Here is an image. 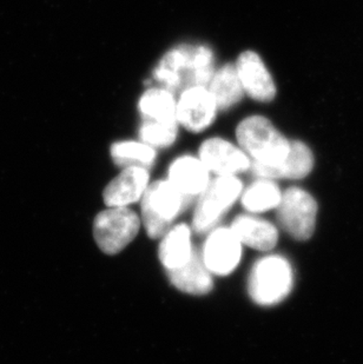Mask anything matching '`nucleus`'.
I'll return each mask as SVG.
<instances>
[{
	"mask_svg": "<svg viewBox=\"0 0 363 364\" xmlns=\"http://www.w3.org/2000/svg\"><path fill=\"white\" fill-rule=\"evenodd\" d=\"M236 139L251 159V171L260 178L273 179L288 159L291 141L270 119L260 114L243 118L236 127ZM274 181V179H273Z\"/></svg>",
	"mask_w": 363,
	"mask_h": 364,
	"instance_id": "nucleus-1",
	"label": "nucleus"
},
{
	"mask_svg": "<svg viewBox=\"0 0 363 364\" xmlns=\"http://www.w3.org/2000/svg\"><path fill=\"white\" fill-rule=\"evenodd\" d=\"M141 200L142 220L150 238L163 237L190 203L169 181L147 186Z\"/></svg>",
	"mask_w": 363,
	"mask_h": 364,
	"instance_id": "nucleus-2",
	"label": "nucleus"
},
{
	"mask_svg": "<svg viewBox=\"0 0 363 364\" xmlns=\"http://www.w3.org/2000/svg\"><path fill=\"white\" fill-rule=\"evenodd\" d=\"M294 275L289 262L282 256L270 255L255 263L249 276L248 290L258 306H270L290 294Z\"/></svg>",
	"mask_w": 363,
	"mask_h": 364,
	"instance_id": "nucleus-3",
	"label": "nucleus"
},
{
	"mask_svg": "<svg viewBox=\"0 0 363 364\" xmlns=\"http://www.w3.org/2000/svg\"><path fill=\"white\" fill-rule=\"evenodd\" d=\"M243 191V186L236 176H216L199 196L196 204L192 229L197 234H204L236 202Z\"/></svg>",
	"mask_w": 363,
	"mask_h": 364,
	"instance_id": "nucleus-4",
	"label": "nucleus"
},
{
	"mask_svg": "<svg viewBox=\"0 0 363 364\" xmlns=\"http://www.w3.org/2000/svg\"><path fill=\"white\" fill-rule=\"evenodd\" d=\"M141 227L140 217L127 206L110 208L97 215L93 236L100 250L116 255L134 241Z\"/></svg>",
	"mask_w": 363,
	"mask_h": 364,
	"instance_id": "nucleus-5",
	"label": "nucleus"
},
{
	"mask_svg": "<svg viewBox=\"0 0 363 364\" xmlns=\"http://www.w3.org/2000/svg\"><path fill=\"white\" fill-rule=\"evenodd\" d=\"M278 220L282 229L298 241H307L315 230L317 204L310 193L289 188L278 203Z\"/></svg>",
	"mask_w": 363,
	"mask_h": 364,
	"instance_id": "nucleus-6",
	"label": "nucleus"
},
{
	"mask_svg": "<svg viewBox=\"0 0 363 364\" xmlns=\"http://www.w3.org/2000/svg\"><path fill=\"white\" fill-rule=\"evenodd\" d=\"M216 102L208 86L191 85L182 90L177 104V123L190 132H202L216 119Z\"/></svg>",
	"mask_w": 363,
	"mask_h": 364,
	"instance_id": "nucleus-7",
	"label": "nucleus"
},
{
	"mask_svg": "<svg viewBox=\"0 0 363 364\" xmlns=\"http://www.w3.org/2000/svg\"><path fill=\"white\" fill-rule=\"evenodd\" d=\"M196 45H179L169 50L154 69V80L176 92L196 85Z\"/></svg>",
	"mask_w": 363,
	"mask_h": 364,
	"instance_id": "nucleus-8",
	"label": "nucleus"
},
{
	"mask_svg": "<svg viewBox=\"0 0 363 364\" xmlns=\"http://www.w3.org/2000/svg\"><path fill=\"white\" fill-rule=\"evenodd\" d=\"M199 159L217 176H236L251 166V159L240 146L219 137L203 141L199 146Z\"/></svg>",
	"mask_w": 363,
	"mask_h": 364,
	"instance_id": "nucleus-9",
	"label": "nucleus"
},
{
	"mask_svg": "<svg viewBox=\"0 0 363 364\" xmlns=\"http://www.w3.org/2000/svg\"><path fill=\"white\" fill-rule=\"evenodd\" d=\"M241 256L242 243L230 228H217L211 231L203 247V262L215 275L231 274L240 264Z\"/></svg>",
	"mask_w": 363,
	"mask_h": 364,
	"instance_id": "nucleus-10",
	"label": "nucleus"
},
{
	"mask_svg": "<svg viewBox=\"0 0 363 364\" xmlns=\"http://www.w3.org/2000/svg\"><path fill=\"white\" fill-rule=\"evenodd\" d=\"M237 73L244 93L260 103H269L276 97V84L263 59L257 52L247 50L238 55Z\"/></svg>",
	"mask_w": 363,
	"mask_h": 364,
	"instance_id": "nucleus-11",
	"label": "nucleus"
},
{
	"mask_svg": "<svg viewBox=\"0 0 363 364\" xmlns=\"http://www.w3.org/2000/svg\"><path fill=\"white\" fill-rule=\"evenodd\" d=\"M149 186V171L142 166H129L113 178L104 190V203L109 208L127 206L141 200Z\"/></svg>",
	"mask_w": 363,
	"mask_h": 364,
	"instance_id": "nucleus-12",
	"label": "nucleus"
},
{
	"mask_svg": "<svg viewBox=\"0 0 363 364\" xmlns=\"http://www.w3.org/2000/svg\"><path fill=\"white\" fill-rule=\"evenodd\" d=\"M169 182L191 202L199 197L210 182V171L199 157L184 155L176 159L170 165Z\"/></svg>",
	"mask_w": 363,
	"mask_h": 364,
	"instance_id": "nucleus-13",
	"label": "nucleus"
},
{
	"mask_svg": "<svg viewBox=\"0 0 363 364\" xmlns=\"http://www.w3.org/2000/svg\"><path fill=\"white\" fill-rule=\"evenodd\" d=\"M230 229L238 241L255 250L270 251L278 244V229L268 220L251 215H241L233 220Z\"/></svg>",
	"mask_w": 363,
	"mask_h": 364,
	"instance_id": "nucleus-14",
	"label": "nucleus"
},
{
	"mask_svg": "<svg viewBox=\"0 0 363 364\" xmlns=\"http://www.w3.org/2000/svg\"><path fill=\"white\" fill-rule=\"evenodd\" d=\"M172 284L179 291L190 295L202 296L213 290L211 272L208 270L202 256L195 251L192 257L181 268L167 270Z\"/></svg>",
	"mask_w": 363,
	"mask_h": 364,
	"instance_id": "nucleus-15",
	"label": "nucleus"
},
{
	"mask_svg": "<svg viewBox=\"0 0 363 364\" xmlns=\"http://www.w3.org/2000/svg\"><path fill=\"white\" fill-rule=\"evenodd\" d=\"M191 229L186 224H177L162 237L159 259L165 270L181 268L192 257Z\"/></svg>",
	"mask_w": 363,
	"mask_h": 364,
	"instance_id": "nucleus-16",
	"label": "nucleus"
},
{
	"mask_svg": "<svg viewBox=\"0 0 363 364\" xmlns=\"http://www.w3.org/2000/svg\"><path fill=\"white\" fill-rule=\"evenodd\" d=\"M208 89L216 102L219 111H226L236 107L243 98L244 90L237 73L236 66L228 63L214 73Z\"/></svg>",
	"mask_w": 363,
	"mask_h": 364,
	"instance_id": "nucleus-17",
	"label": "nucleus"
},
{
	"mask_svg": "<svg viewBox=\"0 0 363 364\" xmlns=\"http://www.w3.org/2000/svg\"><path fill=\"white\" fill-rule=\"evenodd\" d=\"M176 104L177 100L170 90L156 86L143 92L138 100V111L143 121L177 123Z\"/></svg>",
	"mask_w": 363,
	"mask_h": 364,
	"instance_id": "nucleus-18",
	"label": "nucleus"
},
{
	"mask_svg": "<svg viewBox=\"0 0 363 364\" xmlns=\"http://www.w3.org/2000/svg\"><path fill=\"white\" fill-rule=\"evenodd\" d=\"M281 197V190L273 179L260 178L242 191L241 202L249 213H260L276 209Z\"/></svg>",
	"mask_w": 363,
	"mask_h": 364,
	"instance_id": "nucleus-19",
	"label": "nucleus"
},
{
	"mask_svg": "<svg viewBox=\"0 0 363 364\" xmlns=\"http://www.w3.org/2000/svg\"><path fill=\"white\" fill-rule=\"evenodd\" d=\"M110 155L115 164L122 168L142 166L149 168L156 161V149L142 141H116L110 148Z\"/></svg>",
	"mask_w": 363,
	"mask_h": 364,
	"instance_id": "nucleus-20",
	"label": "nucleus"
},
{
	"mask_svg": "<svg viewBox=\"0 0 363 364\" xmlns=\"http://www.w3.org/2000/svg\"><path fill=\"white\" fill-rule=\"evenodd\" d=\"M314 168V155L303 141H291L288 159L278 168L273 179H301L308 176Z\"/></svg>",
	"mask_w": 363,
	"mask_h": 364,
	"instance_id": "nucleus-21",
	"label": "nucleus"
},
{
	"mask_svg": "<svg viewBox=\"0 0 363 364\" xmlns=\"http://www.w3.org/2000/svg\"><path fill=\"white\" fill-rule=\"evenodd\" d=\"M179 124L143 121L140 127V139L154 149L170 148L179 136Z\"/></svg>",
	"mask_w": 363,
	"mask_h": 364,
	"instance_id": "nucleus-22",
	"label": "nucleus"
}]
</instances>
